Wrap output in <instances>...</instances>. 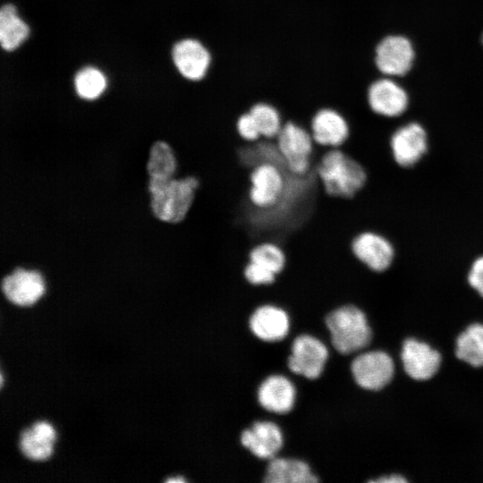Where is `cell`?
<instances>
[{"label":"cell","mask_w":483,"mask_h":483,"mask_svg":"<svg viewBox=\"0 0 483 483\" xmlns=\"http://www.w3.org/2000/svg\"><path fill=\"white\" fill-rule=\"evenodd\" d=\"M275 142L291 173L303 175L312 169L316 143L307 127L294 121H285Z\"/></svg>","instance_id":"277c9868"},{"label":"cell","mask_w":483,"mask_h":483,"mask_svg":"<svg viewBox=\"0 0 483 483\" xmlns=\"http://www.w3.org/2000/svg\"><path fill=\"white\" fill-rule=\"evenodd\" d=\"M45 282L36 270L17 268L2 281V291L6 299L18 306H30L44 294Z\"/></svg>","instance_id":"9a60e30c"},{"label":"cell","mask_w":483,"mask_h":483,"mask_svg":"<svg viewBox=\"0 0 483 483\" xmlns=\"http://www.w3.org/2000/svg\"><path fill=\"white\" fill-rule=\"evenodd\" d=\"M251 333L264 342H277L284 339L290 329L287 311L275 302H263L257 306L249 318Z\"/></svg>","instance_id":"5bb4252c"},{"label":"cell","mask_w":483,"mask_h":483,"mask_svg":"<svg viewBox=\"0 0 483 483\" xmlns=\"http://www.w3.org/2000/svg\"><path fill=\"white\" fill-rule=\"evenodd\" d=\"M199 180L192 174L167 181L149 180L150 206L161 221L180 224L188 216L196 199Z\"/></svg>","instance_id":"7a4b0ae2"},{"label":"cell","mask_w":483,"mask_h":483,"mask_svg":"<svg viewBox=\"0 0 483 483\" xmlns=\"http://www.w3.org/2000/svg\"><path fill=\"white\" fill-rule=\"evenodd\" d=\"M178 162L174 150L164 141L155 142L149 152L147 171L149 180L167 181L174 178Z\"/></svg>","instance_id":"7402d4cb"},{"label":"cell","mask_w":483,"mask_h":483,"mask_svg":"<svg viewBox=\"0 0 483 483\" xmlns=\"http://www.w3.org/2000/svg\"><path fill=\"white\" fill-rule=\"evenodd\" d=\"M428 148V134L416 122L408 123L396 129L390 136L389 148L394 162L409 168L418 164Z\"/></svg>","instance_id":"8fae6325"},{"label":"cell","mask_w":483,"mask_h":483,"mask_svg":"<svg viewBox=\"0 0 483 483\" xmlns=\"http://www.w3.org/2000/svg\"><path fill=\"white\" fill-rule=\"evenodd\" d=\"M249 260L270 269L278 275L285 267L286 254L280 243L264 240L257 242L250 249Z\"/></svg>","instance_id":"cb8c5ba5"},{"label":"cell","mask_w":483,"mask_h":483,"mask_svg":"<svg viewBox=\"0 0 483 483\" xmlns=\"http://www.w3.org/2000/svg\"><path fill=\"white\" fill-rule=\"evenodd\" d=\"M257 122L262 138L275 140L284 124L280 110L267 101H258L249 109Z\"/></svg>","instance_id":"d4e9b609"},{"label":"cell","mask_w":483,"mask_h":483,"mask_svg":"<svg viewBox=\"0 0 483 483\" xmlns=\"http://www.w3.org/2000/svg\"><path fill=\"white\" fill-rule=\"evenodd\" d=\"M351 371L359 386L377 391L392 380L394 365L386 352L371 351L356 356L351 364Z\"/></svg>","instance_id":"30bf717a"},{"label":"cell","mask_w":483,"mask_h":483,"mask_svg":"<svg viewBox=\"0 0 483 483\" xmlns=\"http://www.w3.org/2000/svg\"><path fill=\"white\" fill-rule=\"evenodd\" d=\"M243 275L246 281L253 286H268L277 278V275L270 269L250 260L244 267Z\"/></svg>","instance_id":"4316f807"},{"label":"cell","mask_w":483,"mask_h":483,"mask_svg":"<svg viewBox=\"0 0 483 483\" xmlns=\"http://www.w3.org/2000/svg\"><path fill=\"white\" fill-rule=\"evenodd\" d=\"M309 131L316 145L341 148L350 137L351 125L341 111L331 106H323L313 114Z\"/></svg>","instance_id":"4fadbf2b"},{"label":"cell","mask_w":483,"mask_h":483,"mask_svg":"<svg viewBox=\"0 0 483 483\" xmlns=\"http://www.w3.org/2000/svg\"><path fill=\"white\" fill-rule=\"evenodd\" d=\"M172 57L178 72L190 82L203 80L213 64L210 48L195 37H187L177 41L173 47Z\"/></svg>","instance_id":"52a82bcc"},{"label":"cell","mask_w":483,"mask_h":483,"mask_svg":"<svg viewBox=\"0 0 483 483\" xmlns=\"http://www.w3.org/2000/svg\"><path fill=\"white\" fill-rule=\"evenodd\" d=\"M266 483H315L319 479L308 462L286 457L270 459L264 475Z\"/></svg>","instance_id":"ffe728a7"},{"label":"cell","mask_w":483,"mask_h":483,"mask_svg":"<svg viewBox=\"0 0 483 483\" xmlns=\"http://www.w3.org/2000/svg\"><path fill=\"white\" fill-rule=\"evenodd\" d=\"M469 284L483 297V255L476 258L468 272Z\"/></svg>","instance_id":"f1b7e54d"},{"label":"cell","mask_w":483,"mask_h":483,"mask_svg":"<svg viewBox=\"0 0 483 483\" xmlns=\"http://www.w3.org/2000/svg\"><path fill=\"white\" fill-rule=\"evenodd\" d=\"M333 347L341 354H352L367 347L372 330L365 313L353 304L333 308L325 316Z\"/></svg>","instance_id":"3957f363"},{"label":"cell","mask_w":483,"mask_h":483,"mask_svg":"<svg viewBox=\"0 0 483 483\" xmlns=\"http://www.w3.org/2000/svg\"><path fill=\"white\" fill-rule=\"evenodd\" d=\"M415 51L410 39L401 35L383 37L373 48V65L385 76H402L411 68Z\"/></svg>","instance_id":"8992f818"},{"label":"cell","mask_w":483,"mask_h":483,"mask_svg":"<svg viewBox=\"0 0 483 483\" xmlns=\"http://www.w3.org/2000/svg\"><path fill=\"white\" fill-rule=\"evenodd\" d=\"M372 482H377V483H403L406 482V479L399 475H392L387 478L384 477L382 479H377V480H373Z\"/></svg>","instance_id":"f546056e"},{"label":"cell","mask_w":483,"mask_h":483,"mask_svg":"<svg viewBox=\"0 0 483 483\" xmlns=\"http://www.w3.org/2000/svg\"><path fill=\"white\" fill-rule=\"evenodd\" d=\"M365 95L368 107L376 116L386 118L400 116L409 105L406 91L386 77L372 80L367 86Z\"/></svg>","instance_id":"7c38bea8"},{"label":"cell","mask_w":483,"mask_h":483,"mask_svg":"<svg viewBox=\"0 0 483 483\" xmlns=\"http://www.w3.org/2000/svg\"><path fill=\"white\" fill-rule=\"evenodd\" d=\"M401 357L406 374L415 380L431 378L441 364V355L437 351L412 338L404 341Z\"/></svg>","instance_id":"e0dca14e"},{"label":"cell","mask_w":483,"mask_h":483,"mask_svg":"<svg viewBox=\"0 0 483 483\" xmlns=\"http://www.w3.org/2000/svg\"><path fill=\"white\" fill-rule=\"evenodd\" d=\"M356 259L372 273H383L393 264L395 250L391 241L377 230H364L351 242Z\"/></svg>","instance_id":"9c48e42d"},{"label":"cell","mask_w":483,"mask_h":483,"mask_svg":"<svg viewBox=\"0 0 483 483\" xmlns=\"http://www.w3.org/2000/svg\"><path fill=\"white\" fill-rule=\"evenodd\" d=\"M236 131L241 139L246 142H254L262 138L257 122L249 110L238 116Z\"/></svg>","instance_id":"83f0119b"},{"label":"cell","mask_w":483,"mask_h":483,"mask_svg":"<svg viewBox=\"0 0 483 483\" xmlns=\"http://www.w3.org/2000/svg\"><path fill=\"white\" fill-rule=\"evenodd\" d=\"M289 170L284 164L263 162L250 169L248 197L253 207L268 209L284 195Z\"/></svg>","instance_id":"5b68a950"},{"label":"cell","mask_w":483,"mask_h":483,"mask_svg":"<svg viewBox=\"0 0 483 483\" xmlns=\"http://www.w3.org/2000/svg\"><path fill=\"white\" fill-rule=\"evenodd\" d=\"M313 167L324 191L333 197L353 198L368 182L365 166L341 148L316 145Z\"/></svg>","instance_id":"6da1fadb"},{"label":"cell","mask_w":483,"mask_h":483,"mask_svg":"<svg viewBox=\"0 0 483 483\" xmlns=\"http://www.w3.org/2000/svg\"><path fill=\"white\" fill-rule=\"evenodd\" d=\"M74 86L80 97L91 100L98 97L104 92L106 80L99 70L86 67L76 74Z\"/></svg>","instance_id":"484cf974"},{"label":"cell","mask_w":483,"mask_h":483,"mask_svg":"<svg viewBox=\"0 0 483 483\" xmlns=\"http://www.w3.org/2000/svg\"><path fill=\"white\" fill-rule=\"evenodd\" d=\"M29 27L18 16L14 5L7 4L0 10V42L3 49L17 48L28 37Z\"/></svg>","instance_id":"44dd1931"},{"label":"cell","mask_w":483,"mask_h":483,"mask_svg":"<svg viewBox=\"0 0 483 483\" xmlns=\"http://www.w3.org/2000/svg\"><path fill=\"white\" fill-rule=\"evenodd\" d=\"M242 445L259 459L275 457L284 445V436L277 424L268 420L255 421L240 436Z\"/></svg>","instance_id":"2e32d148"},{"label":"cell","mask_w":483,"mask_h":483,"mask_svg":"<svg viewBox=\"0 0 483 483\" xmlns=\"http://www.w3.org/2000/svg\"><path fill=\"white\" fill-rule=\"evenodd\" d=\"M296 390L291 380L282 375L266 377L258 388V401L267 411L285 414L294 406Z\"/></svg>","instance_id":"ac0fdd59"},{"label":"cell","mask_w":483,"mask_h":483,"mask_svg":"<svg viewBox=\"0 0 483 483\" xmlns=\"http://www.w3.org/2000/svg\"><path fill=\"white\" fill-rule=\"evenodd\" d=\"M328 356V349L322 341L303 334L294 338L287 366L292 373L315 380L322 375Z\"/></svg>","instance_id":"ba28073f"},{"label":"cell","mask_w":483,"mask_h":483,"mask_svg":"<svg viewBox=\"0 0 483 483\" xmlns=\"http://www.w3.org/2000/svg\"><path fill=\"white\" fill-rule=\"evenodd\" d=\"M481 42H482V44H483V34H482V36H481Z\"/></svg>","instance_id":"4dcf8cb0"},{"label":"cell","mask_w":483,"mask_h":483,"mask_svg":"<svg viewBox=\"0 0 483 483\" xmlns=\"http://www.w3.org/2000/svg\"><path fill=\"white\" fill-rule=\"evenodd\" d=\"M455 354L472 367H483V325H470L458 336Z\"/></svg>","instance_id":"603a6c76"},{"label":"cell","mask_w":483,"mask_h":483,"mask_svg":"<svg viewBox=\"0 0 483 483\" xmlns=\"http://www.w3.org/2000/svg\"><path fill=\"white\" fill-rule=\"evenodd\" d=\"M55 439L54 427L47 421L40 420L21 433L19 447L30 460L44 461L52 454Z\"/></svg>","instance_id":"d6986e66"}]
</instances>
